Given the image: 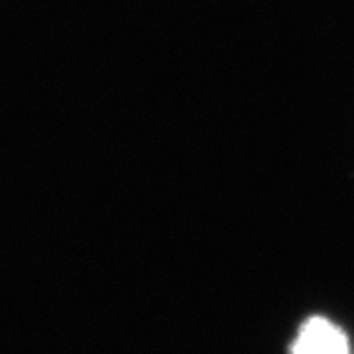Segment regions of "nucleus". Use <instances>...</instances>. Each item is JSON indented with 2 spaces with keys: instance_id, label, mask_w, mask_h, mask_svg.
Segmentation results:
<instances>
[{
  "instance_id": "obj_1",
  "label": "nucleus",
  "mask_w": 354,
  "mask_h": 354,
  "mask_svg": "<svg viewBox=\"0 0 354 354\" xmlns=\"http://www.w3.org/2000/svg\"><path fill=\"white\" fill-rule=\"evenodd\" d=\"M292 354H349L348 338L326 318L313 317L300 328Z\"/></svg>"
}]
</instances>
